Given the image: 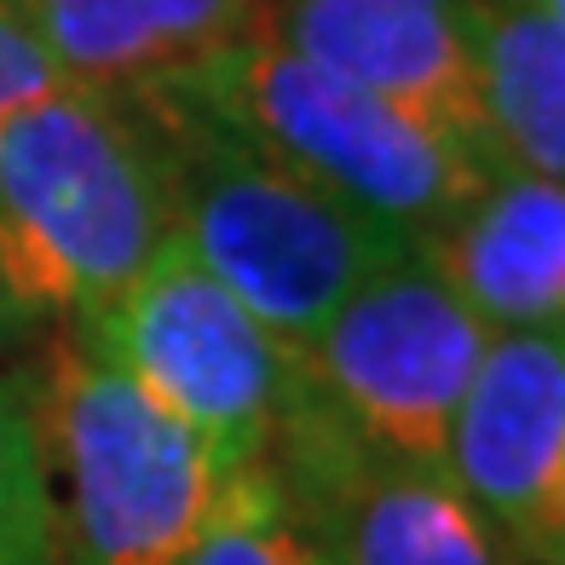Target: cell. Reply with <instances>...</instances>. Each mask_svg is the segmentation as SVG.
Masks as SVG:
<instances>
[{"mask_svg": "<svg viewBox=\"0 0 565 565\" xmlns=\"http://www.w3.org/2000/svg\"><path fill=\"white\" fill-rule=\"evenodd\" d=\"M260 7H266V12H271V7H282V0H260Z\"/></svg>", "mask_w": 565, "mask_h": 565, "instance_id": "cell-18", "label": "cell"}, {"mask_svg": "<svg viewBox=\"0 0 565 565\" xmlns=\"http://www.w3.org/2000/svg\"><path fill=\"white\" fill-rule=\"evenodd\" d=\"M491 341L422 254H409L364 282L295 358L318 404L370 456L450 473V433Z\"/></svg>", "mask_w": 565, "mask_h": 565, "instance_id": "cell-6", "label": "cell"}, {"mask_svg": "<svg viewBox=\"0 0 565 565\" xmlns=\"http://www.w3.org/2000/svg\"><path fill=\"white\" fill-rule=\"evenodd\" d=\"M30 375L58 565H179L231 484L214 450L70 323Z\"/></svg>", "mask_w": 565, "mask_h": 565, "instance_id": "cell-3", "label": "cell"}, {"mask_svg": "<svg viewBox=\"0 0 565 565\" xmlns=\"http://www.w3.org/2000/svg\"><path fill=\"white\" fill-rule=\"evenodd\" d=\"M416 254L491 335L565 329V185L554 179L497 168Z\"/></svg>", "mask_w": 565, "mask_h": 565, "instance_id": "cell-11", "label": "cell"}, {"mask_svg": "<svg viewBox=\"0 0 565 565\" xmlns=\"http://www.w3.org/2000/svg\"><path fill=\"white\" fill-rule=\"evenodd\" d=\"M179 565H329V559L312 543V531L289 513L277 479L266 468H248L225 484L220 508L209 513V525Z\"/></svg>", "mask_w": 565, "mask_h": 565, "instance_id": "cell-14", "label": "cell"}, {"mask_svg": "<svg viewBox=\"0 0 565 565\" xmlns=\"http://www.w3.org/2000/svg\"><path fill=\"white\" fill-rule=\"evenodd\" d=\"M0 565H58L30 370L0 375Z\"/></svg>", "mask_w": 565, "mask_h": 565, "instance_id": "cell-13", "label": "cell"}, {"mask_svg": "<svg viewBox=\"0 0 565 565\" xmlns=\"http://www.w3.org/2000/svg\"><path fill=\"white\" fill-rule=\"evenodd\" d=\"M35 323H41V318H35L30 306L18 300V289L7 282V271H0V352H7V347H18V341L30 335Z\"/></svg>", "mask_w": 565, "mask_h": 565, "instance_id": "cell-16", "label": "cell"}, {"mask_svg": "<svg viewBox=\"0 0 565 565\" xmlns=\"http://www.w3.org/2000/svg\"><path fill=\"white\" fill-rule=\"evenodd\" d=\"M168 237L173 173L139 105L58 87L0 121V271L35 318L87 323Z\"/></svg>", "mask_w": 565, "mask_h": 565, "instance_id": "cell-2", "label": "cell"}, {"mask_svg": "<svg viewBox=\"0 0 565 565\" xmlns=\"http://www.w3.org/2000/svg\"><path fill=\"white\" fill-rule=\"evenodd\" d=\"M536 7H543V12L559 23V30H565V0H536Z\"/></svg>", "mask_w": 565, "mask_h": 565, "instance_id": "cell-17", "label": "cell"}, {"mask_svg": "<svg viewBox=\"0 0 565 565\" xmlns=\"http://www.w3.org/2000/svg\"><path fill=\"white\" fill-rule=\"evenodd\" d=\"M162 134L173 173V237L243 312L306 352L341 306L416 254L398 225L266 157L185 93L127 98Z\"/></svg>", "mask_w": 565, "mask_h": 565, "instance_id": "cell-1", "label": "cell"}, {"mask_svg": "<svg viewBox=\"0 0 565 565\" xmlns=\"http://www.w3.org/2000/svg\"><path fill=\"white\" fill-rule=\"evenodd\" d=\"M450 479L525 565H565V329L484 347L450 433Z\"/></svg>", "mask_w": 565, "mask_h": 565, "instance_id": "cell-8", "label": "cell"}, {"mask_svg": "<svg viewBox=\"0 0 565 565\" xmlns=\"http://www.w3.org/2000/svg\"><path fill=\"white\" fill-rule=\"evenodd\" d=\"M70 87L185 93L266 30L260 0H12Z\"/></svg>", "mask_w": 565, "mask_h": 565, "instance_id": "cell-10", "label": "cell"}, {"mask_svg": "<svg viewBox=\"0 0 565 565\" xmlns=\"http://www.w3.org/2000/svg\"><path fill=\"white\" fill-rule=\"evenodd\" d=\"M209 116L237 127L266 157L341 191L364 214L398 225L409 243L439 231L450 214L491 185L497 162L473 157L381 98L347 87L341 75L306 64L271 30L237 46L220 70L185 87Z\"/></svg>", "mask_w": 565, "mask_h": 565, "instance_id": "cell-4", "label": "cell"}, {"mask_svg": "<svg viewBox=\"0 0 565 565\" xmlns=\"http://www.w3.org/2000/svg\"><path fill=\"white\" fill-rule=\"evenodd\" d=\"M479 116L502 168L565 185V30L536 0H461Z\"/></svg>", "mask_w": 565, "mask_h": 565, "instance_id": "cell-12", "label": "cell"}, {"mask_svg": "<svg viewBox=\"0 0 565 565\" xmlns=\"http://www.w3.org/2000/svg\"><path fill=\"white\" fill-rule=\"evenodd\" d=\"M266 30L306 64L497 162L479 116V70L461 0H282L266 12Z\"/></svg>", "mask_w": 565, "mask_h": 565, "instance_id": "cell-9", "label": "cell"}, {"mask_svg": "<svg viewBox=\"0 0 565 565\" xmlns=\"http://www.w3.org/2000/svg\"><path fill=\"white\" fill-rule=\"evenodd\" d=\"M70 329H82L105 364L191 427L231 479L271 456L300 393V358L266 335L179 237L157 248V260L105 312Z\"/></svg>", "mask_w": 565, "mask_h": 565, "instance_id": "cell-5", "label": "cell"}, {"mask_svg": "<svg viewBox=\"0 0 565 565\" xmlns=\"http://www.w3.org/2000/svg\"><path fill=\"white\" fill-rule=\"evenodd\" d=\"M58 87H70L58 75V64L46 58V46L18 18L12 0H0V121L23 105H35V98H46V93H58Z\"/></svg>", "mask_w": 565, "mask_h": 565, "instance_id": "cell-15", "label": "cell"}, {"mask_svg": "<svg viewBox=\"0 0 565 565\" xmlns=\"http://www.w3.org/2000/svg\"><path fill=\"white\" fill-rule=\"evenodd\" d=\"M260 468L329 565H525L445 468L370 456L306 375Z\"/></svg>", "mask_w": 565, "mask_h": 565, "instance_id": "cell-7", "label": "cell"}]
</instances>
